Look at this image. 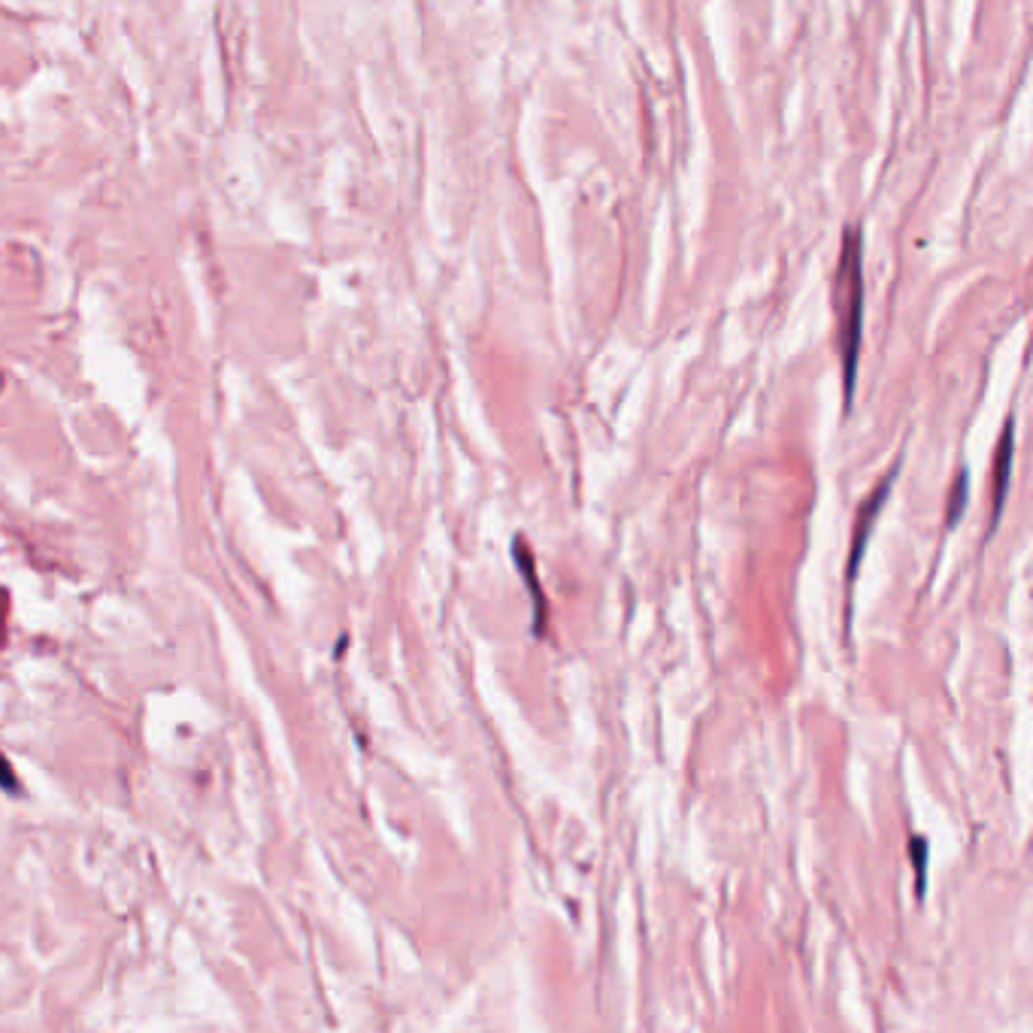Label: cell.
I'll use <instances>...</instances> for the list:
<instances>
[{"instance_id": "cell-1", "label": "cell", "mask_w": 1033, "mask_h": 1033, "mask_svg": "<svg viewBox=\"0 0 1033 1033\" xmlns=\"http://www.w3.org/2000/svg\"><path fill=\"white\" fill-rule=\"evenodd\" d=\"M834 303H837L843 385H846V409H849L855 397L861 337H864V237L858 225L846 228V240H843V252H840L837 276H834Z\"/></svg>"}, {"instance_id": "cell-2", "label": "cell", "mask_w": 1033, "mask_h": 1033, "mask_svg": "<svg viewBox=\"0 0 1033 1033\" xmlns=\"http://www.w3.org/2000/svg\"><path fill=\"white\" fill-rule=\"evenodd\" d=\"M897 473H900V461L879 479V485L873 488V494L864 500L861 512H858V525H855V537H852V552H849V564H846V579H849V588L855 585L858 579V570H861V558L867 552V543H870V534L876 528V519H879V512L885 509V500L897 482Z\"/></svg>"}, {"instance_id": "cell-3", "label": "cell", "mask_w": 1033, "mask_h": 1033, "mask_svg": "<svg viewBox=\"0 0 1033 1033\" xmlns=\"http://www.w3.org/2000/svg\"><path fill=\"white\" fill-rule=\"evenodd\" d=\"M512 561H515V570H519L522 582L528 585V594H531V603H534V637H546L549 600H546L543 585H540V579H537L534 552H531V546H528L525 537H515V540H512Z\"/></svg>"}, {"instance_id": "cell-4", "label": "cell", "mask_w": 1033, "mask_h": 1033, "mask_svg": "<svg viewBox=\"0 0 1033 1033\" xmlns=\"http://www.w3.org/2000/svg\"><path fill=\"white\" fill-rule=\"evenodd\" d=\"M1012 461H1015V419H1009L1003 425L1000 443H997V455H994V509H991V528H997L1000 512L1006 503V488H1009V476H1012Z\"/></svg>"}, {"instance_id": "cell-5", "label": "cell", "mask_w": 1033, "mask_h": 1033, "mask_svg": "<svg viewBox=\"0 0 1033 1033\" xmlns=\"http://www.w3.org/2000/svg\"><path fill=\"white\" fill-rule=\"evenodd\" d=\"M967 500H970V470L961 467L955 473V485H952V494H949V512H946V531H952L958 522H961V515L967 509Z\"/></svg>"}, {"instance_id": "cell-6", "label": "cell", "mask_w": 1033, "mask_h": 1033, "mask_svg": "<svg viewBox=\"0 0 1033 1033\" xmlns=\"http://www.w3.org/2000/svg\"><path fill=\"white\" fill-rule=\"evenodd\" d=\"M927 858H931V843H927V837H921V834H912L909 837V861L915 870V894L918 897H924V891H927Z\"/></svg>"}]
</instances>
